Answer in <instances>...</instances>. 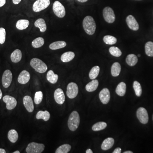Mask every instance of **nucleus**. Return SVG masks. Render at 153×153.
<instances>
[{"label": "nucleus", "mask_w": 153, "mask_h": 153, "mask_svg": "<svg viewBox=\"0 0 153 153\" xmlns=\"http://www.w3.org/2000/svg\"><path fill=\"white\" fill-rule=\"evenodd\" d=\"M2 97V93L1 90V88H0V100L1 99Z\"/></svg>", "instance_id": "49530a36"}, {"label": "nucleus", "mask_w": 153, "mask_h": 153, "mask_svg": "<svg viewBox=\"0 0 153 153\" xmlns=\"http://www.w3.org/2000/svg\"><path fill=\"white\" fill-rule=\"evenodd\" d=\"M36 27L40 29L41 33H44L47 30V26L46 25L45 20L43 19H37L34 24Z\"/></svg>", "instance_id": "6ab92c4d"}, {"label": "nucleus", "mask_w": 153, "mask_h": 153, "mask_svg": "<svg viewBox=\"0 0 153 153\" xmlns=\"http://www.w3.org/2000/svg\"><path fill=\"white\" fill-rule=\"evenodd\" d=\"M99 98L103 104H108L110 99L109 90L107 88H104L102 89L100 92Z\"/></svg>", "instance_id": "4468645a"}, {"label": "nucleus", "mask_w": 153, "mask_h": 153, "mask_svg": "<svg viewBox=\"0 0 153 153\" xmlns=\"http://www.w3.org/2000/svg\"><path fill=\"white\" fill-rule=\"evenodd\" d=\"M8 138L11 142H16L19 138V134L16 130L11 129L9 131L8 133Z\"/></svg>", "instance_id": "c85d7f7f"}, {"label": "nucleus", "mask_w": 153, "mask_h": 153, "mask_svg": "<svg viewBox=\"0 0 153 153\" xmlns=\"http://www.w3.org/2000/svg\"><path fill=\"white\" fill-rule=\"evenodd\" d=\"M6 30L4 28H0V44H3L5 42Z\"/></svg>", "instance_id": "58836bf2"}, {"label": "nucleus", "mask_w": 153, "mask_h": 153, "mask_svg": "<svg viewBox=\"0 0 153 153\" xmlns=\"http://www.w3.org/2000/svg\"><path fill=\"white\" fill-rule=\"evenodd\" d=\"M74 57H75V54L74 52H65L61 55L60 59L62 62L64 63H67L73 60Z\"/></svg>", "instance_id": "aec40b11"}, {"label": "nucleus", "mask_w": 153, "mask_h": 153, "mask_svg": "<svg viewBox=\"0 0 153 153\" xmlns=\"http://www.w3.org/2000/svg\"><path fill=\"white\" fill-rule=\"evenodd\" d=\"M20 152L19 151H16V152H14L13 153H20Z\"/></svg>", "instance_id": "09e8293b"}, {"label": "nucleus", "mask_w": 153, "mask_h": 153, "mask_svg": "<svg viewBox=\"0 0 153 153\" xmlns=\"http://www.w3.org/2000/svg\"><path fill=\"white\" fill-rule=\"evenodd\" d=\"M50 4V0H36L33 6V10L36 13L45 10Z\"/></svg>", "instance_id": "423d86ee"}, {"label": "nucleus", "mask_w": 153, "mask_h": 153, "mask_svg": "<svg viewBox=\"0 0 153 153\" xmlns=\"http://www.w3.org/2000/svg\"><path fill=\"white\" fill-rule=\"evenodd\" d=\"M50 117V113L47 111H40L37 113L36 116L37 119H43L45 121H47L49 120Z\"/></svg>", "instance_id": "b1692460"}, {"label": "nucleus", "mask_w": 153, "mask_h": 153, "mask_svg": "<svg viewBox=\"0 0 153 153\" xmlns=\"http://www.w3.org/2000/svg\"><path fill=\"white\" fill-rule=\"evenodd\" d=\"M103 40L104 43L108 45H113L115 44L117 41V38L115 37L109 35L105 36Z\"/></svg>", "instance_id": "f704fd0d"}, {"label": "nucleus", "mask_w": 153, "mask_h": 153, "mask_svg": "<svg viewBox=\"0 0 153 153\" xmlns=\"http://www.w3.org/2000/svg\"><path fill=\"white\" fill-rule=\"evenodd\" d=\"M80 123V117L78 113L76 111L71 112L68 121V128L71 131H76L79 126Z\"/></svg>", "instance_id": "f03ea898"}, {"label": "nucleus", "mask_w": 153, "mask_h": 153, "mask_svg": "<svg viewBox=\"0 0 153 153\" xmlns=\"http://www.w3.org/2000/svg\"><path fill=\"white\" fill-rule=\"evenodd\" d=\"M30 65L37 72L44 73L48 69L47 65L42 60L37 58H34L30 61Z\"/></svg>", "instance_id": "7ed1b4c3"}, {"label": "nucleus", "mask_w": 153, "mask_h": 153, "mask_svg": "<svg viewBox=\"0 0 153 153\" xmlns=\"http://www.w3.org/2000/svg\"><path fill=\"white\" fill-rule=\"evenodd\" d=\"M103 16L105 22L109 24H112L115 20L114 11L109 7L104 8L103 10Z\"/></svg>", "instance_id": "0eeeda50"}, {"label": "nucleus", "mask_w": 153, "mask_h": 153, "mask_svg": "<svg viewBox=\"0 0 153 153\" xmlns=\"http://www.w3.org/2000/svg\"><path fill=\"white\" fill-rule=\"evenodd\" d=\"M78 93V87L77 84L71 82L67 85L66 94L68 98L73 99L76 97Z\"/></svg>", "instance_id": "6e6552de"}, {"label": "nucleus", "mask_w": 153, "mask_h": 153, "mask_svg": "<svg viewBox=\"0 0 153 153\" xmlns=\"http://www.w3.org/2000/svg\"><path fill=\"white\" fill-rule=\"evenodd\" d=\"M138 56L139 57H140L141 55H140V54H139V55H138Z\"/></svg>", "instance_id": "8fccbe9b"}, {"label": "nucleus", "mask_w": 153, "mask_h": 153, "mask_svg": "<svg viewBox=\"0 0 153 153\" xmlns=\"http://www.w3.org/2000/svg\"><path fill=\"white\" fill-rule=\"evenodd\" d=\"M86 153H93V152L91 149H88L85 152Z\"/></svg>", "instance_id": "37998d69"}, {"label": "nucleus", "mask_w": 153, "mask_h": 153, "mask_svg": "<svg viewBox=\"0 0 153 153\" xmlns=\"http://www.w3.org/2000/svg\"><path fill=\"white\" fill-rule=\"evenodd\" d=\"M47 80L52 84H55L57 82L58 76L57 74H55L52 70H49L47 72Z\"/></svg>", "instance_id": "393cba45"}, {"label": "nucleus", "mask_w": 153, "mask_h": 153, "mask_svg": "<svg viewBox=\"0 0 153 153\" xmlns=\"http://www.w3.org/2000/svg\"><path fill=\"white\" fill-rule=\"evenodd\" d=\"M121 152V149L120 148H117L114 150L113 153H120Z\"/></svg>", "instance_id": "ea45409f"}, {"label": "nucleus", "mask_w": 153, "mask_h": 153, "mask_svg": "<svg viewBox=\"0 0 153 153\" xmlns=\"http://www.w3.org/2000/svg\"><path fill=\"white\" fill-rule=\"evenodd\" d=\"M137 116L141 123L146 124L149 121V115L147 111L144 108L140 107L137 111Z\"/></svg>", "instance_id": "1a4fd4ad"}, {"label": "nucleus", "mask_w": 153, "mask_h": 153, "mask_svg": "<svg viewBox=\"0 0 153 153\" xmlns=\"http://www.w3.org/2000/svg\"><path fill=\"white\" fill-rule=\"evenodd\" d=\"M110 53L113 56L119 57L122 55V52L120 49L117 47H111L109 49Z\"/></svg>", "instance_id": "e433bc0d"}, {"label": "nucleus", "mask_w": 153, "mask_h": 153, "mask_svg": "<svg viewBox=\"0 0 153 153\" xmlns=\"http://www.w3.org/2000/svg\"><path fill=\"white\" fill-rule=\"evenodd\" d=\"M22 52L20 49H16L11 54L10 58L12 62L18 63L22 60Z\"/></svg>", "instance_id": "f3484780"}, {"label": "nucleus", "mask_w": 153, "mask_h": 153, "mask_svg": "<svg viewBox=\"0 0 153 153\" xmlns=\"http://www.w3.org/2000/svg\"><path fill=\"white\" fill-rule=\"evenodd\" d=\"M88 0H77L78 2L80 3H85L87 2Z\"/></svg>", "instance_id": "a18cd8bd"}, {"label": "nucleus", "mask_w": 153, "mask_h": 153, "mask_svg": "<svg viewBox=\"0 0 153 153\" xmlns=\"http://www.w3.org/2000/svg\"><path fill=\"white\" fill-rule=\"evenodd\" d=\"M66 46V42L64 41H57L53 42L49 45V48L51 50H57L64 48Z\"/></svg>", "instance_id": "412c9836"}, {"label": "nucleus", "mask_w": 153, "mask_h": 153, "mask_svg": "<svg viewBox=\"0 0 153 153\" xmlns=\"http://www.w3.org/2000/svg\"><path fill=\"white\" fill-rule=\"evenodd\" d=\"M126 89V85L124 82H121L117 85L116 89V92L120 96H123L125 94Z\"/></svg>", "instance_id": "cd10ccee"}, {"label": "nucleus", "mask_w": 153, "mask_h": 153, "mask_svg": "<svg viewBox=\"0 0 153 153\" xmlns=\"http://www.w3.org/2000/svg\"><path fill=\"white\" fill-rule=\"evenodd\" d=\"M30 73L26 70H23L19 74L18 80L20 84H25L30 81Z\"/></svg>", "instance_id": "dca6fc26"}, {"label": "nucleus", "mask_w": 153, "mask_h": 153, "mask_svg": "<svg viewBox=\"0 0 153 153\" xmlns=\"http://www.w3.org/2000/svg\"><path fill=\"white\" fill-rule=\"evenodd\" d=\"M114 140L113 138L108 137L105 140L101 145V149L104 151L109 150L114 144Z\"/></svg>", "instance_id": "a211bd4d"}, {"label": "nucleus", "mask_w": 153, "mask_h": 153, "mask_svg": "<svg viewBox=\"0 0 153 153\" xmlns=\"http://www.w3.org/2000/svg\"><path fill=\"white\" fill-rule=\"evenodd\" d=\"M6 3V0H0V7H3Z\"/></svg>", "instance_id": "a19ab883"}, {"label": "nucleus", "mask_w": 153, "mask_h": 153, "mask_svg": "<svg viewBox=\"0 0 153 153\" xmlns=\"http://www.w3.org/2000/svg\"><path fill=\"white\" fill-rule=\"evenodd\" d=\"M13 79V74L10 70H6L3 73L2 77V83L3 86L7 88L11 85Z\"/></svg>", "instance_id": "9d476101"}, {"label": "nucleus", "mask_w": 153, "mask_h": 153, "mask_svg": "<svg viewBox=\"0 0 153 153\" xmlns=\"http://www.w3.org/2000/svg\"></svg>", "instance_id": "603ef678"}, {"label": "nucleus", "mask_w": 153, "mask_h": 153, "mask_svg": "<svg viewBox=\"0 0 153 153\" xmlns=\"http://www.w3.org/2000/svg\"><path fill=\"white\" fill-rule=\"evenodd\" d=\"M53 12L57 17L63 18L66 15V10L64 6L58 1H55L52 6Z\"/></svg>", "instance_id": "20e7f679"}, {"label": "nucleus", "mask_w": 153, "mask_h": 153, "mask_svg": "<svg viewBox=\"0 0 153 153\" xmlns=\"http://www.w3.org/2000/svg\"><path fill=\"white\" fill-rule=\"evenodd\" d=\"M30 25V22L26 19H21L17 22L16 27L18 30H23L27 29Z\"/></svg>", "instance_id": "4be33fe9"}, {"label": "nucleus", "mask_w": 153, "mask_h": 153, "mask_svg": "<svg viewBox=\"0 0 153 153\" xmlns=\"http://www.w3.org/2000/svg\"><path fill=\"white\" fill-rule=\"evenodd\" d=\"M124 153H133L131 151H126V152H124Z\"/></svg>", "instance_id": "de8ad7c7"}, {"label": "nucleus", "mask_w": 153, "mask_h": 153, "mask_svg": "<svg viewBox=\"0 0 153 153\" xmlns=\"http://www.w3.org/2000/svg\"><path fill=\"white\" fill-rule=\"evenodd\" d=\"M5 150L3 149H0V153H6Z\"/></svg>", "instance_id": "c03bdc74"}, {"label": "nucleus", "mask_w": 153, "mask_h": 153, "mask_svg": "<svg viewBox=\"0 0 153 153\" xmlns=\"http://www.w3.org/2000/svg\"><path fill=\"white\" fill-rule=\"evenodd\" d=\"M45 149V146L42 143L32 142L28 144L26 151L27 153H41Z\"/></svg>", "instance_id": "39448f33"}, {"label": "nucleus", "mask_w": 153, "mask_h": 153, "mask_svg": "<svg viewBox=\"0 0 153 153\" xmlns=\"http://www.w3.org/2000/svg\"><path fill=\"white\" fill-rule=\"evenodd\" d=\"M82 26L85 33L88 35H92L95 33L96 25L94 19L90 16L84 18L82 22Z\"/></svg>", "instance_id": "f257e3e1"}, {"label": "nucleus", "mask_w": 153, "mask_h": 153, "mask_svg": "<svg viewBox=\"0 0 153 153\" xmlns=\"http://www.w3.org/2000/svg\"><path fill=\"white\" fill-rule=\"evenodd\" d=\"M22 0H13V2L14 4H19V3L21 2Z\"/></svg>", "instance_id": "79ce46f5"}, {"label": "nucleus", "mask_w": 153, "mask_h": 153, "mask_svg": "<svg viewBox=\"0 0 153 153\" xmlns=\"http://www.w3.org/2000/svg\"><path fill=\"white\" fill-rule=\"evenodd\" d=\"M145 52L149 57H153V42L149 41L145 45Z\"/></svg>", "instance_id": "c756f323"}, {"label": "nucleus", "mask_w": 153, "mask_h": 153, "mask_svg": "<svg viewBox=\"0 0 153 153\" xmlns=\"http://www.w3.org/2000/svg\"><path fill=\"white\" fill-rule=\"evenodd\" d=\"M136 1H141V0H136Z\"/></svg>", "instance_id": "3c124183"}, {"label": "nucleus", "mask_w": 153, "mask_h": 153, "mask_svg": "<svg viewBox=\"0 0 153 153\" xmlns=\"http://www.w3.org/2000/svg\"><path fill=\"white\" fill-rule=\"evenodd\" d=\"M3 100L6 103L7 109L11 110L13 109L16 106L17 101L13 97L10 95H6L3 97Z\"/></svg>", "instance_id": "9b49d317"}, {"label": "nucleus", "mask_w": 153, "mask_h": 153, "mask_svg": "<svg viewBox=\"0 0 153 153\" xmlns=\"http://www.w3.org/2000/svg\"><path fill=\"white\" fill-rule=\"evenodd\" d=\"M43 98V92L41 91H37L35 94L34 102L36 104L41 103Z\"/></svg>", "instance_id": "4c0bfd02"}, {"label": "nucleus", "mask_w": 153, "mask_h": 153, "mask_svg": "<svg viewBox=\"0 0 153 153\" xmlns=\"http://www.w3.org/2000/svg\"><path fill=\"white\" fill-rule=\"evenodd\" d=\"M100 70V68L98 66H94L91 68L89 74V78L90 79H95L99 74Z\"/></svg>", "instance_id": "2f4dec72"}, {"label": "nucleus", "mask_w": 153, "mask_h": 153, "mask_svg": "<svg viewBox=\"0 0 153 153\" xmlns=\"http://www.w3.org/2000/svg\"><path fill=\"white\" fill-rule=\"evenodd\" d=\"M71 146L70 145L63 144L59 147L56 151L55 153H68L71 150Z\"/></svg>", "instance_id": "7c9ffc66"}, {"label": "nucleus", "mask_w": 153, "mask_h": 153, "mask_svg": "<svg viewBox=\"0 0 153 153\" xmlns=\"http://www.w3.org/2000/svg\"><path fill=\"white\" fill-rule=\"evenodd\" d=\"M138 62V58L136 55L134 54H130L126 58V62L130 66H134Z\"/></svg>", "instance_id": "a878e982"}, {"label": "nucleus", "mask_w": 153, "mask_h": 153, "mask_svg": "<svg viewBox=\"0 0 153 153\" xmlns=\"http://www.w3.org/2000/svg\"><path fill=\"white\" fill-rule=\"evenodd\" d=\"M99 82L98 80L97 79H93L89 83H88L85 86V89L88 92H92L96 90L98 87Z\"/></svg>", "instance_id": "5701e85b"}, {"label": "nucleus", "mask_w": 153, "mask_h": 153, "mask_svg": "<svg viewBox=\"0 0 153 153\" xmlns=\"http://www.w3.org/2000/svg\"><path fill=\"white\" fill-rule=\"evenodd\" d=\"M133 88L136 95L137 97H140L142 93V89L141 85L140 82L137 81H134L133 83Z\"/></svg>", "instance_id": "c9c22d12"}, {"label": "nucleus", "mask_w": 153, "mask_h": 153, "mask_svg": "<svg viewBox=\"0 0 153 153\" xmlns=\"http://www.w3.org/2000/svg\"><path fill=\"white\" fill-rule=\"evenodd\" d=\"M120 64L118 62H115L113 64L111 68V75L113 76H117L119 75L121 71Z\"/></svg>", "instance_id": "bb28decb"}, {"label": "nucleus", "mask_w": 153, "mask_h": 153, "mask_svg": "<svg viewBox=\"0 0 153 153\" xmlns=\"http://www.w3.org/2000/svg\"><path fill=\"white\" fill-rule=\"evenodd\" d=\"M107 124L104 122H100L94 124L92 127V130L94 131H97L102 130L106 127Z\"/></svg>", "instance_id": "72a5a7b5"}, {"label": "nucleus", "mask_w": 153, "mask_h": 153, "mask_svg": "<svg viewBox=\"0 0 153 153\" xmlns=\"http://www.w3.org/2000/svg\"><path fill=\"white\" fill-rule=\"evenodd\" d=\"M126 22L128 27L133 31H137L139 29V25L137 22L135 18L132 16L129 15L128 16L126 19Z\"/></svg>", "instance_id": "f8f14e48"}, {"label": "nucleus", "mask_w": 153, "mask_h": 153, "mask_svg": "<svg viewBox=\"0 0 153 153\" xmlns=\"http://www.w3.org/2000/svg\"><path fill=\"white\" fill-rule=\"evenodd\" d=\"M23 103L28 112H33L34 109V104L32 98L29 96H26L23 98Z\"/></svg>", "instance_id": "2eb2a0df"}, {"label": "nucleus", "mask_w": 153, "mask_h": 153, "mask_svg": "<svg viewBox=\"0 0 153 153\" xmlns=\"http://www.w3.org/2000/svg\"><path fill=\"white\" fill-rule=\"evenodd\" d=\"M54 98L57 104H63L65 100V96L64 92L61 88H57L54 93Z\"/></svg>", "instance_id": "ddd939ff"}, {"label": "nucleus", "mask_w": 153, "mask_h": 153, "mask_svg": "<svg viewBox=\"0 0 153 153\" xmlns=\"http://www.w3.org/2000/svg\"><path fill=\"white\" fill-rule=\"evenodd\" d=\"M44 44V40L42 37L36 38L32 42V45L35 48H40Z\"/></svg>", "instance_id": "473e14b6"}]
</instances>
